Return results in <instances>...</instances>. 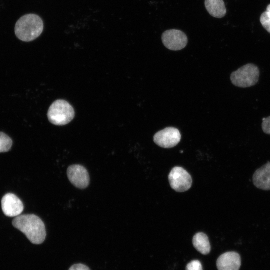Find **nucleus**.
I'll return each mask as SVG.
<instances>
[{
  "mask_svg": "<svg viewBox=\"0 0 270 270\" xmlns=\"http://www.w3.org/2000/svg\"><path fill=\"white\" fill-rule=\"evenodd\" d=\"M67 174L70 182L76 188H86L90 184V176L86 168L82 166L74 164L68 167Z\"/></svg>",
  "mask_w": 270,
  "mask_h": 270,
  "instance_id": "nucleus-8",
  "label": "nucleus"
},
{
  "mask_svg": "<svg viewBox=\"0 0 270 270\" xmlns=\"http://www.w3.org/2000/svg\"><path fill=\"white\" fill-rule=\"evenodd\" d=\"M241 263L239 254L228 252L220 256L216 261V266L218 270H239Z\"/></svg>",
  "mask_w": 270,
  "mask_h": 270,
  "instance_id": "nucleus-10",
  "label": "nucleus"
},
{
  "mask_svg": "<svg viewBox=\"0 0 270 270\" xmlns=\"http://www.w3.org/2000/svg\"><path fill=\"white\" fill-rule=\"evenodd\" d=\"M16 228L24 233L32 244H40L45 240L46 233L42 220L34 214L20 215L12 221Z\"/></svg>",
  "mask_w": 270,
  "mask_h": 270,
  "instance_id": "nucleus-1",
  "label": "nucleus"
},
{
  "mask_svg": "<svg viewBox=\"0 0 270 270\" xmlns=\"http://www.w3.org/2000/svg\"><path fill=\"white\" fill-rule=\"evenodd\" d=\"M266 12L270 14V4L266 8Z\"/></svg>",
  "mask_w": 270,
  "mask_h": 270,
  "instance_id": "nucleus-19",
  "label": "nucleus"
},
{
  "mask_svg": "<svg viewBox=\"0 0 270 270\" xmlns=\"http://www.w3.org/2000/svg\"><path fill=\"white\" fill-rule=\"evenodd\" d=\"M205 7L212 16L220 18L226 14V9L223 0H205Z\"/></svg>",
  "mask_w": 270,
  "mask_h": 270,
  "instance_id": "nucleus-12",
  "label": "nucleus"
},
{
  "mask_svg": "<svg viewBox=\"0 0 270 270\" xmlns=\"http://www.w3.org/2000/svg\"><path fill=\"white\" fill-rule=\"evenodd\" d=\"M74 115L73 107L69 102L63 100L54 102L48 112V118L50 122L58 126L68 124L74 119Z\"/></svg>",
  "mask_w": 270,
  "mask_h": 270,
  "instance_id": "nucleus-3",
  "label": "nucleus"
},
{
  "mask_svg": "<svg viewBox=\"0 0 270 270\" xmlns=\"http://www.w3.org/2000/svg\"><path fill=\"white\" fill-rule=\"evenodd\" d=\"M181 140L178 129L169 127L159 131L154 136V142L160 147L170 148L176 146Z\"/></svg>",
  "mask_w": 270,
  "mask_h": 270,
  "instance_id": "nucleus-7",
  "label": "nucleus"
},
{
  "mask_svg": "<svg viewBox=\"0 0 270 270\" xmlns=\"http://www.w3.org/2000/svg\"><path fill=\"white\" fill-rule=\"evenodd\" d=\"M168 180L170 186L178 192H184L188 190L192 185L190 175L182 167L176 166L171 170Z\"/></svg>",
  "mask_w": 270,
  "mask_h": 270,
  "instance_id": "nucleus-5",
  "label": "nucleus"
},
{
  "mask_svg": "<svg viewBox=\"0 0 270 270\" xmlns=\"http://www.w3.org/2000/svg\"><path fill=\"white\" fill-rule=\"evenodd\" d=\"M44 30L42 19L38 15L28 14L20 18L15 26V34L20 40L29 42L37 38Z\"/></svg>",
  "mask_w": 270,
  "mask_h": 270,
  "instance_id": "nucleus-2",
  "label": "nucleus"
},
{
  "mask_svg": "<svg viewBox=\"0 0 270 270\" xmlns=\"http://www.w3.org/2000/svg\"><path fill=\"white\" fill-rule=\"evenodd\" d=\"M162 40L166 48L174 51L184 49L188 42L186 35L183 32L175 29L165 31Z\"/></svg>",
  "mask_w": 270,
  "mask_h": 270,
  "instance_id": "nucleus-6",
  "label": "nucleus"
},
{
  "mask_svg": "<svg viewBox=\"0 0 270 270\" xmlns=\"http://www.w3.org/2000/svg\"><path fill=\"white\" fill-rule=\"evenodd\" d=\"M186 270H203L200 262L198 260H194L188 263Z\"/></svg>",
  "mask_w": 270,
  "mask_h": 270,
  "instance_id": "nucleus-16",
  "label": "nucleus"
},
{
  "mask_svg": "<svg viewBox=\"0 0 270 270\" xmlns=\"http://www.w3.org/2000/svg\"><path fill=\"white\" fill-rule=\"evenodd\" d=\"M69 270H90V269L84 264H78L72 266Z\"/></svg>",
  "mask_w": 270,
  "mask_h": 270,
  "instance_id": "nucleus-18",
  "label": "nucleus"
},
{
  "mask_svg": "<svg viewBox=\"0 0 270 270\" xmlns=\"http://www.w3.org/2000/svg\"><path fill=\"white\" fill-rule=\"evenodd\" d=\"M262 128L265 134H270V116L262 120Z\"/></svg>",
  "mask_w": 270,
  "mask_h": 270,
  "instance_id": "nucleus-17",
  "label": "nucleus"
},
{
  "mask_svg": "<svg viewBox=\"0 0 270 270\" xmlns=\"http://www.w3.org/2000/svg\"><path fill=\"white\" fill-rule=\"evenodd\" d=\"M260 22L262 26L270 34V14L266 11L260 16Z\"/></svg>",
  "mask_w": 270,
  "mask_h": 270,
  "instance_id": "nucleus-15",
  "label": "nucleus"
},
{
  "mask_svg": "<svg viewBox=\"0 0 270 270\" xmlns=\"http://www.w3.org/2000/svg\"><path fill=\"white\" fill-rule=\"evenodd\" d=\"M192 244L195 248L202 254H208L210 252L211 247L208 238L203 232H198L194 236Z\"/></svg>",
  "mask_w": 270,
  "mask_h": 270,
  "instance_id": "nucleus-13",
  "label": "nucleus"
},
{
  "mask_svg": "<svg viewBox=\"0 0 270 270\" xmlns=\"http://www.w3.org/2000/svg\"><path fill=\"white\" fill-rule=\"evenodd\" d=\"M2 208L4 214L9 217H16L24 210V204L15 194H7L2 200Z\"/></svg>",
  "mask_w": 270,
  "mask_h": 270,
  "instance_id": "nucleus-9",
  "label": "nucleus"
},
{
  "mask_svg": "<svg viewBox=\"0 0 270 270\" xmlns=\"http://www.w3.org/2000/svg\"><path fill=\"white\" fill-rule=\"evenodd\" d=\"M252 182L257 188L264 190H270V162L254 172Z\"/></svg>",
  "mask_w": 270,
  "mask_h": 270,
  "instance_id": "nucleus-11",
  "label": "nucleus"
},
{
  "mask_svg": "<svg viewBox=\"0 0 270 270\" xmlns=\"http://www.w3.org/2000/svg\"><path fill=\"white\" fill-rule=\"evenodd\" d=\"M12 145V139L4 133L0 132V153L9 151Z\"/></svg>",
  "mask_w": 270,
  "mask_h": 270,
  "instance_id": "nucleus-14",
  "label": "nucleus"
},
{
  "mask_svg": "<svg viewBox=\"0 0 270 270\" xmlns=\"http://www.w3.org/2000/svg\"><path fill=\"white\" fill-rule=\"evenodd\" d=\"M260 70L258 67L248 64L241 67L230 76L232 84L240 88H248L256 85L258 81Z\"/></svg>",
  "mask_w": 270,
  "mask_h": 270,
  "instance_id": "nucleus-4",
  "label": "nucleus"
}]
</instances>
